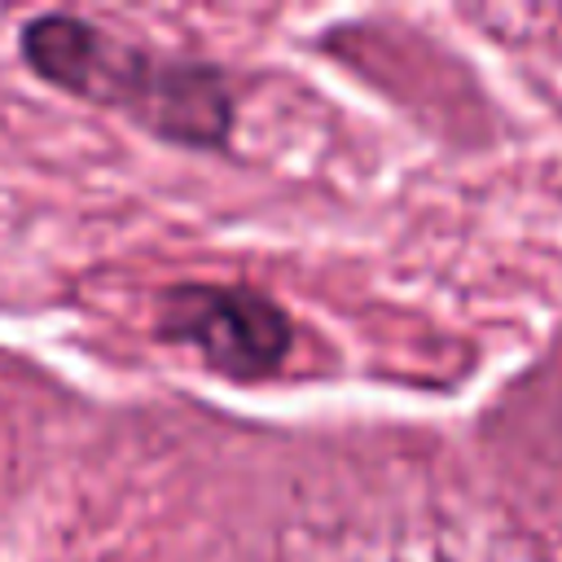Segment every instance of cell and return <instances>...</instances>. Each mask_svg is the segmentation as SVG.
I'll use <instances>...</instances> for the list:
<instances>
[{
    "label": "cell",
    "mask_w": 562,
    "mask_h": 562,
    "mask_svg": "<svg viewBox=\"0 0 562 562\" xmlns=\"http://www.w3.org/2000/svg\"><path fill=\"white\" fill-rule=\"evenodd\" d=\"M22 53L35 75L79 97L132 110L162 140L220 145L233 127V105L215 70L184 61H149L136 48L105 40L79 18H35L22 31Z\"/></svg>",
    "instance_id": "6da1fadb"
},
{
    "label": "cell",
    "mask_w": 562,
    "mask_h": 562,
    "mask_svg": "<svg viewBox=\"0 0 562 562\" xmlns=\"http://www.w3.org/2000/svg\"><path fill=\"white\" fill-rule=\"evenodd\" d=\"M162 334L198 347V356L228 378H263L290 351L285 312L246 285H176L162 299Z\"/></svg>",
    "instance_id": "7a4b0ae2"
}]
</instances>
